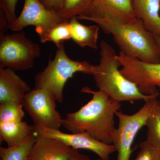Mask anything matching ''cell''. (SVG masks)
Wrapping results in <instances>:
<instances>
[{"instance_id": "1", "label": "cell", "mask_w": 160, "mask_h": 160, "mask_svg": "<svg viewBox=\"0 0 160 160\" xmlns=\"http://www.w3.org/2000/svg\"><path fill=\"white\" fill-rule=\"evenodd\" d=\"M81 92L92 95V98L78 111L67 113L62 126L72 133L87 132L100 142L112 145L116 129L114 115L122 106L121 102L101 90L85 87Z\"/></svg>"}, {"instance_id": "2", "label": "cell", "mask_w": 160, "mask_h": 160, "mask_svg": "<svg viewBox=\"0 0 160 160\" xmlns=\"http://www.w3.org/2000/svg\"><path fill=\"white\" fill-rule=\"evenodd\" d=\"M104 32L111 34L116 43L127 56L145 62L160 63V55L155 38L138 18H123L104 16L90 20Z\"/></svg>"}, {"instance_id": "3", "label": "cell", "mask_w": 160, "mask_h": 160, "mask_svg": "<svg viewBox=\"0 0 160 160\" xmlns=\"http://www.w3.org/2000/svg\"><path fill=\"white\" fill-rule=\"evenodd\" d=\"M99 64L92 75L96 85L101 90L106 92L111 98L118 102L136 101L147 102L158 98L146 95L140 91L135 83L125 77L120 72L121 63L117 58L114 48L106 41L102 40L100 44Z\"/></svg>"}, {"instance_id": "4", "label": "cell", "mask_w": 160, "mask_h": 160, "mask_svg": "<svg viewBox=\"0 0 160 160\" xmlns=\"http://www.w3.org/2000/svg\"><path fill=\"white\" fill-rule=\"evenodd\" d=\"M55 56L49 60L43 71L35 77L34 89H46L53 96L57 102L62 103L63 89L68 80L76 72L92 75L96 66L86 61H74L70 59L65 51L64 42L57 47Z\"/></svg>"}, {"instance_id": "5", "label": "cell", "mask_w": 160, "mask_h": 160, "mask_svg": "<svg viewBox=\"0 0 160 160\" xmlns=\"http://www.w3.org/2000/svg\"><path fill=\"white\" fill-rule=\"evenodd\" d=\"M40 54L39 45L26 37L24 31L0 34V69L14 71L30 69Z\"/></svg>"}, {"instance_id": "6", "label": "cell", "mask_w": 160, "mask_h": 160, "mask_svg": "<svg viewBox=\"0 0 160 160\" xmlns=\"http://www.w3.org/2000/svg\"><path fill=\"white\" fill-rule=\"evenodd\" d=\"M157 99L158 98H154L145 102L144 106L132 114H126L120 110L116 112L118 125L114 132L112 144L118 152L117 160H130L135 138L139 131L146 126Z\"/></svg>"}, {"instance_id": "7", "label": "cell", "mask_w": 160, "mask_h": 160, "mask_svg": "<svg viewBox=\"0 0 160 160\" xmlns=\"http://www.w3.org/2000/svg\"><path fill=\"white\" fill-rule=\"evenodd\" d=\"M117 58L122 65L120 72L125 77L135 83L143 94L159 96L160 101V63L145 62L121 51Z\"/></svg>"}, {"instance_id": "8", "label": "cell", "mask_w": 160, "mask_h": 160, "mask_svg": "<svg viewBox=\"0 0 160 160\" xmlns=\"http://www.w3.org/2000/svg\"><path fill=\"white\" fill-rule=\"evenodd\" d=\"M56 100L46 89H34L26 94L22 103L34 126L59 129L63 118L56 109Z\"/></svg>"}, {"instance_id": "9", "label": "cell", "mask_w": 160, "mask_h": 160, "mask_svg": "<svg viewBox=\"0 0 160 160\" xmlns=\"http://www.w3.org/2000/svg\"><path fill=\"white\" fill-rule=\"evenodd\" d=\"M34 127L36 134L54 138L73 149L89 150L95 153L101 160H110L111 155L116 152L113 145L100 142L87 132L69 134L63 132L60 129H48L41 126Z\"/></svg>"}, {"instance_id": "10", "label": "cell", "mask_w": 160, "mask_h": 160, "mask_svg": "<svg viewBox=\"0 0 160 160\" xmlns=\"http://www.w3.org/2000/svg\"><path fill=\"white\" fill-rule=\"evenodd\" d=\"M68 21L63 19L59 13L48 9L40 0H25L19 16L9 26V29L18 32L29 26L36 27L39 34L56 23Z\"/></svg>"}, {"instance_id": "11", "label": "cell", "mask_w": 160, "mask_h": 160, "mask_svg": "<svg viewBox=\"0 0 160 160\" xmlns=\"http://www.w3.org/2000/svg\"><path fill=\"white\" fill-rule=\"evenodd\" d=\"M72 150L60 140L36 134L26 160H70Z\"/></svg>"}, {"instance_id": "12", "label": "cell", "mask_w": 160, "mask_h": 160, "mask_svg": "<svg viewBox=\"0 0 160 160\" xmlns=\"http://www.w3.org/2000/svg\"><path fill=\"white\" fill-rule=\"evenodd\" d=\"M107 16L123 18H136L131 0H92L89 9L76 18L89 21Z\"/></svg>"}, {"instance_id": "13", "label": "cell", "mask_w": 160, "mask_h": 160, "mask_svg": "<svg viewBox=\"0 0 160 160\" xmlns=\"http://www.w3.org/2000/svg\"><path fill=\"white\" fill-rule=\"evenodd\" d=\"M31 90L28 84L14 70L9 68L0 69V103H22L26 94Z\"/></svg>"}, {"instance_id": "14", "label": "cell", "mask_w": 160, "mask_h": 160, "mask_svg": "<svg viewBox=\"0 0 160 160\" xmlns=\"http://www.w3.org/2000/svg\"><path fill=\"white\" fill-rule=\"evenodd\" d=\"M132 9L146 29L160 38V0H131Z\"/></svg>"}, {"instance_id": "15", "label": "cell", "mask_w": 160, "mask_h": 160, "mask_svg": "<svg viewBox=\"0 0 160 160\" xmlns=\"http://www.w3.org/2000/svg\"><path fill=\"white\" fill-rule=\"evenodd\" d=\"M35 133L34 126H30L23 121L0 122L1 140L8 147L15 146Z\"/></svg>"}, {"instance_id": "16", "label": "cell", "mask_w": 160, "mask_h": 160, "mask_svg": "<svg viewBox=\"0 0 160 160\" xmlns=\"http://www.w3.org/2000/svg\"><path fill=\"white\" fill-rule=\"evenodd\" d=\"M78 20L76 17L69 20L71 39L81 47L97 49L99 27L98 25L85 26Z\"/></svg>"}, {"instance_id": "17", "label": "cell", "mask_w": 160, "mask_h": 160, "mask_svg": "<svg viewBox=\"0 0 160 160\" xmlns=\"http://www.w3.org/2000/svg\"><path fill=\"white\" fill-rule=\"evenodd\" d=\"M38 35L42 43L52 42L58 47L64 41L71 39L69 20L55 24Z\"/></svg>"}, {"instance_id": "18", "label": "cell", "mask_w": 160, "mask_h": 160, "mask_svg": "<svg viewBox=\"0 0 160 160\" xmlns=\"http://www.w3.org/2000/svg\"><path fill=\"white\" fill-rule=\"evenodd\" d=\"M36 137L35 133L15 146L6 148L1 147L0 156L2 160H26Z\"/></svg>"}, {"instance_id": "19", "label": "cell", "mask_w": 160, "mask_h": 160, "mask_svg": "<svg viewBox=\"0 0 160 160\" xmlns=\"http://www.w3.org/2000/svg\"><path fill=\"white\" fill-rule=\"evenodd\" d=\"M146 141L160 150V101L157 99L150 116L146 122Z\"/></svg>"}, {"instance_id": "20", "label": "cell", "mask_w": 160, "mask_h": 160, "mask_svg": "<svg viewBox=\"0 0 160 160\" xmlns=\"http://www.w3.org/2000/svg\"><path fill=\"white\" fill-rule=\"evenodd\" d=\"M92 0H63L60 16L66 20L84 14L89 8Z\"/></svg>"}, {"instance_id": "21", "label": "cell", "mask_w": 160, "mask_h": 160, "mask_svg": "<svg viewBox=\"0 0 160 160\" xmlns=\"http://www.w3.org/2000/svg\"><path fill=\"white\" fill-rule=\"evenodd\" d=\"M22 103L8 102L0 103V122L22 121L25 115Z\"/></svg>"}, {"instance_id": "22", "label": "cell", "mask_w": 160, "mask_h": 160, "mask_svg": "<svg viewBox=\"0 0 160 160\" xmlns=\"http://www.w3.org/2000/svg\"><path fill=\"white\" fill-rule=\"evenodd\" d=\"M139 148L133 160H157L160 157V150L152 146L146 140L140 143Z\"/></svg>"}, {"instance_id": "23", "label": "cell", "mask_w": 160, "mask_h": 160, "mask_svg": "<svg viewBox=\"0 0 160 160\" xmlns=\"http://www.w3.org/2000/svg\"><path fill=\"white\" fill-rule=\"evenodd\" d=\"M18 2V0H0V8L5 13L9 23V27L17 18L15 10Z\"/></svg>"}, {"instance_id": "24", "label": "cell", "mask_w": 160, "mask_h": 160, "mask_svg": "<svg viewBox=\"0 0 160 160\" xmlns=\"http://www.w3.org/2000/svg\"><path fill=\"white\" fill-rule=\"evenodd\" d=\"M47 9L59 12L62 7L63 0H40Z\"/></svg>"}, {"instance_id": "25", "label": "cell", "mask_w": 160, "mask_h": 160, "mask_svg": "<svg viewBox=\"0 0 160 160\" xmlns=\"http://www.w3.org/2000/svg\"><path fill=\"white\" fill-rule=\"evenodd\" d=\"M9 28V23L5 16L4 11L0 10V34H4Z\"/></svg>"}, {"instance_id": "26", "label": "cell", "mask_w": 160, "mask_h": 160, "mask_svg": "<svg viewBox=\"0 0 160 160\" xmlns=\"http://www.w3.org/2000/svg\"><path fill=\"white\" fill-rule=\"evenodd\" d=\"M70 160H92L88 156L80 153L78 149H73ZM96 160H101L98 159Z\"/></svg>"}, {"instance_id": "27", "label": "cell", "mask_w": 160, "mask_h": 160, "mask_svg": "<svg viewBox=\"0 0 160 160\" xmlns=\"http://www.w3.org/2000/svg\"><path fill=\"white\" fill-rule=\"evenodd\" d=\"M155 38L156 42L157 44L160 55V38L157 37H155Z\"/></svg>"}, {"instance_id": "28", "label": "cell", "mask_w": 160, "mask_h": 160, "mask_svg": "<svg viewBox=\"0 0 160 160\" xmlns=\"http://www.w3.org/2000/svg\"><path fill=\"white\" fill-rule=\"evenodd\" d=\"M157 160H160V157Z\"/></svg>"}]
</instances>
